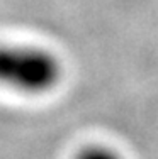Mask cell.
Here are the masks:
<instances>
[{
    "mask_svg": "<svg viewBox=\"0 0 158 159\" xmlns=\"http://www.w3.org/2000/svg\"><path fill=\"white\" fill-rule=\"evenodd\" d=\"M75 159H121L117 152L105 146H90L85 147Z\"/></svg>",
    "mask_w": 158,
    "mask_h": 159,
    "instance_id": "7a4b0ae2",
    "label": "cell"
},
{
    "mask_svg": "<svg viewBox=\"0 0 158 159\" xmlns=\"http://www.w3.org/2000/svg\"><path fill=\"white\" fill-rule=\"evenodd\" d=\"M61 63L53 52L31 44H0V86L22 95H43L61 80Z\"/></svg>",
    "mask_w": 158,
    "mask_h": 159,
    "instance_id": "6da1fadb",
    "label": "cell"
}]
</instances>
